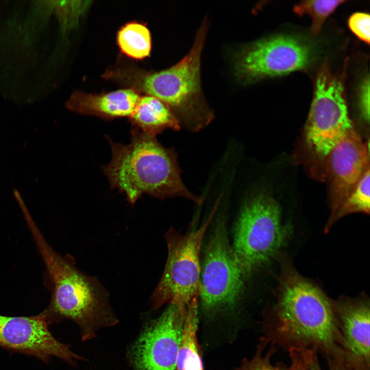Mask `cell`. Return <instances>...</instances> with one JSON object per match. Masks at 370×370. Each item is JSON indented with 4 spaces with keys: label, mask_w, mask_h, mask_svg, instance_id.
Returning <instances> with one entry per match:
<instances>
[{
    "label": "cell",
    "mask_w": 370,
    "mask_h": 370,
    "mask_svg": "<svg viewBox=\"0 0 370 370\" xmlns=\"http://www.w3.org/2000/svg\"><path fill=\"white\" fill-rule=\"evenodd\" d=\"M26 220L46 268L51 299L44 310L49 323L72 321L79 326L83 341L96 337L102 328L118 323L108 293L98 279L78 269L70 256H62L54 250L32 217Z\"/></svg>",
    "instance_id": "obj_1"
},
{
    "label": "cell",
    "mask_w": 370,
    "mask_h": 370,
    "mask_svg": "<svg viewBox=\"0 0 370 370\" xmlns=\"http://www.w3.org/2000/svg\"><path fill=\"white\" fill-rule=\"evenodd\" d=\"M126 145L108 138L112 158L102 168L112 189L124 193L131 205L143 194L159 199L181 196L202 203L183 183L173 149L164 147L156 136L135 127Z\"/></svg>",
    "instance_id": "obj_2"
},
{
    "label": "cell",
    "mask_w": 370,
    "mask_h": 370,
    "mask_svg": "<svg viewBox=\"0 0 370 370\" xmlns=\"http://www.w3.org/2000/svg\"><path fill=\"white\" fill-rule=\"evenodd\" d=\"M274 311L275 336L289 347L345 354L335 309L324 294L295 272L282 280Z\"/></svg>",
    "instance_id": "obj_3"
},
{
    "label": "cell",
    "mask_w": 370,
    "mask_h": 370,
    "mask_svg": "<svg viewBox=\"0 0 370 370\" xmlns=\"http://www.w3.org/2000/svg\"><path fill=\"white\" fill-rule=\"evenodd\" d=\"M208 30L204 21L189 52L168 69L142 77L139 86L148 95L165 103L181 125L194 132L207 126L214 115L202 96L200 57Z\"/></svg>",
    "instance_id": "obj_4"
},
{
    "label": "cell",
    "mask_w": 370,
    "mask_h": 370,
    "mask_svg": "<svg viewBox=\"0 0 370 370\" xmlns=\"http://www.w3.org/2000/svg\"><path fill=\"white\" fill-rule=\"evenodd\" d=\"M218 205L200 226L194 222L182 233L171 227L165 234L168 256L162 276L151 297L152 308L165 304L186 307L201 291L200 251Z\"/></svg>",
    "instance_id": "obj_5"
},
{
    "label": "cell",
    "mask_w": 370,
    "mask_h": 370,
    "mask_svg": "<svg viewBox=\"0 0 370 370\" xmlns=\"http://www.w3.org/2000/svg\"><path fill=\"white\" fill-rule=\"evenodd\" d=\"M288 234L279 205L272 197L260 193L249 198L236 221L232 246L244 277L270 261Z\"/></svg>",
    "instance_id": "obj_6"
},
{
    "label": "cell",
    "mask_w": 370,
    "mask_h": 370,
    "mask_svg": "<svg viewBox=\"0 0 370 370\" xmlns=\"http://www.w3.org/2000/svg\"><path fill=\"white\" fill-rule=\"evenodd\" d=\"M353 128L343 83L324 65L316 78L305 126L306 141L317 154L327 156Z\"/></svg>",
    "instance_id": "obj_7"
},
{
    "label": "cell",
    "mask_w": 370,
    "mask_h": 370,
    "mask_svg": "<svg viewBox=\"0 0 370 370\" xmlns=\"http://www.w3.org/2000/svg\"><path fill=\"white\" fill-rule=\"evenodd\" d=\"M314 58L312 47L299 38L278 35L253 42L235 54V73L247 84L304 69Z\"/></svg>",
    "instance_id": "obj_8"
},
{
    "label": "cell",
    "mask_w": 370,
    "mask_h": 370,
    "mask_svg": "<svg viewBox=\"0 0 370 370\" xmlns=\"http://www.w3.org/2000/svg\"><path fill=\"white\" fill-rule=\"evenodd\" d=\"M245 277L229 243L226 221H216L207 242L201 270L203 307L216 309L234 304L244 288Z\"/></svg>",
    "instance_id": "obj_9"
},
{
    "label": "cell",
    "mask_w": 370,
    "mask_h": 370,
    "mask_svg": "<svg viewBox=\"0 0 370 370\" xmlns=\"http://www.w3.org/2000/svg\"><path fill=\"white\" fill-rule=\"evenodd\" d=\"M187 307L169 305L149 321L130 346L127 357L133 370H176Z\"/></svg>",
    "instance_id": "obj_10"
},
{
    "label": "cell",
    "mask_w": 370,
    "mask_h": 370,
    "mask_svg": "<svg viewBox=\"0 0 370 370\" xmlns=\"http://www.w3.org/2000/svg\"><path fill=\"white\" fill-rule=\"evenodd\" d=\"M44 310L31 316L0 314V347L10 353L34 356L49 363L57 357L72 366L84 358L70 349L69 345L59 341L49 329Z\"/></svg>",
    "instance_id": "obj_11"
},
{
    "label": "cell",
    "mask_w": 370,
    "mask_h": 370,
    "mask_svg": "<svg viewBox=\"0 0 370 370\" xmlns=\"http://www.w3.org/2000/svg\"><path fill=\"white\" fill-rule=\"evenodd\" d=\"M369 142H363L353 128L327 156L331 214L339 208L369 168Z\"/></svg>",
    "instance_id": "obj_12"
},
{
    "label": "cell",
    "mask_w": 370,
    "mask_h": 370,
    "mask_svg": "<svg viewBox=\"0 0 370 370\" xmlns=\"http://www.w3.org/2000/svg\"><path fill=\"white\" fill-rule=\"evenodd\" d=\"M345 354L361 370L369 365V306L366 301L347 300L333 305Z\"/></svg>",
    "instance_id": "obj_13"
},
{
    "label": "cell",
    "mask_w": 370,
    "mask_h": 370,
    "mask_svg": "<svg viewBox=\"0 0 370 370\" xmlns=\"http://www.w3.org/2000/svg\"><path fill=\"white\" fill-rule=\"evenodd\" d=\"M140 98L132 89H120L102 95L77 92L71 96L66 105L74 112L105 119L130 118Z\"/></svg>",
    "instance_id": "obj_14"
},
{
    "label": "cell",
    "mask_w": 370,
    "mask_h": 370,
    "mask_svg": "<svg viewBox=\"0 0 370 370\" xmlns=\"http://www.w3.org/2000/svg\"><path fill=\"white\" fill-rule=\"evenodd\" d=\"M129 118L134 127L154 136L166 129L178 131L181 127L171 109L161 100L150 95L140 96Z\"/></svg>",
    "instance_id": "obj_15"
},
{
    "label": "cell",
    "mask_w": 370,
    "mask_h": 370,
    "mask_svg": "<svg viewBox=\"0 0 370 370\" xmlns=\"http://www.w3.org/2000/svg\"><path fill=\"white\" fill-rule=\"evenodd\" d=\"M198 298L187 306L176 370H203L199 351L197 330Z\"/></svg>",
    "instance_id": "obj_16"
},
{
    "label": "cell",
    "mask_w": 370,
    "mask_h": 370,
    "mask_svg": "<svg viewBox=\"0 0 370 370\" xmlns=\"http://www.w3.org/2000/svg\"><path fill=\"white\" fill-rule=\"evenodd\" d=\"M117 42L122 52L131 58L142 59L150 54L151 35L144 25L136 22L125 25L118 33Z\"/></svg>",
    "instance_id": "obj_17"
},
{
    "label": "cell",
    "mask_w": 370,
    "mask_h": 370,
    "mask_svg": "<svg viewBox=\"0 0 370 370\" xmlns=\"http://www.w3.org/2000/svg\"><path fill=\"white\" fill-rule=\"evenodd\" d=\"M369 168L365 172L351 193L337 211L331 214L327 226L328 228L339 218L347 214L356 212L369 213Z\"/></svg>",
    "instance_id": "obj_18"
},
{
    "label": "cell",
    "mask_w": 370,
    "mask_h": 370,
    "mask_svg": "<svg viewBox=\"0 0 370 370\" xmlns=\"http://www.w3.org/2000/svg\"><path fill=\"white\" fill-rule=\"evenodd\" d=\"M344 1H305L296 5L294 12L299 15L308 14L312 18L311 31L313 34H319L326 19Z\"/></svg>",
    "instance_id": "obj_19"
},
{
    "label": "cell",
    "mask_w": 370,
    "mask_h": 370,
    "mask_svg": "<svg viewBox=\"0 0 370 370\" xmlns=\"http://www.w3.org/2000/svg\"><path fill=\"white\" fill-rule=\"evenodd\" d=\"M370 16L369 14L357 12L348 20V26L351 31L360 40L369 44Z\"/></svg>",
    "instance_id": "obj_20"
},
{
    "label": "cell",
    "mask_w": 370,
    "mask_h": 370,
    "mask_svg": "<svg viewBox=\"0 0 370 370\" xmlns=\"http://www.w3.org/2000/svg\"><path fill=\"white\" fill-rule=\"evenodd\" d=\"M307 370H322L316 350L309 349L304 353ZM329 370H344V360L342 357H328Z\"/></svg>",
    "instance_id": "obj_21"
},
{
    "label": "cell",
    "mask_w": 370,
    "mask_h": 370,
    "mask_svg": "<svg viewBox=\"0 0 370 370\" xmlns=\"http://www.w3.org/2000/svg\"><path fill=\"white\" fill-rule=\"evenodd\" d=\"M359 106L363 119L368 123L369 120V81L368 78L364 80L361 87Z\"/></svg>",
    "instance_id": "obj_22"
},
{
    "label": "cell",
    "mask_w": 370,
    "mask_h": 370,
    "mask_svg": "<svg viewBox=\"0 0 370 370\" xmlns=\"http://www.w3.org/2000/svg\"><path fill=\"white\" fill-rule=\"evenodd\" d=\"M246 370H287L283 367L273 364L267 356H258L249 363Z\"/></svg>",
    "instance_id": "obj_23"
},
{
    "label": "cell",
    "mask_w": 370,
    "mask_h": 370,
    "mask_svg": "<svg viewBox=\"0 0 370 370\" xmlns=\"http://www.w3.org/2000/svg\"><path fill=\"white\" fill-rule=\"evenodd\" d=\"M344 370H360L352 364L349 362H345L344 364Z\"/></svg>",
    "instance_id": "obj_24"
},
{
    "label": "cell",
    "mask_w": 370,
    "mask_h": 370,
    "mask_svg": "<svg viewBox=\"0 0 370 370\" xmlns=\"http://www.w3.org/2000/svg\"><path fill=\"white\" fill-rule=\"evenodd\" d=\"M297 370H303V369H297Z\"/></svg>",
    "instance_id": "obj_25"
}]
</instances>
